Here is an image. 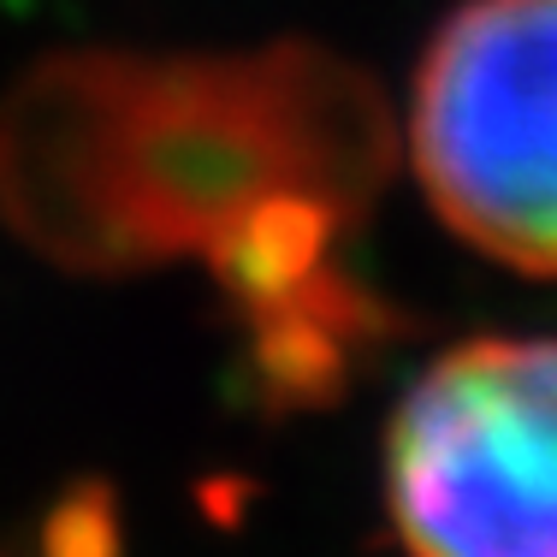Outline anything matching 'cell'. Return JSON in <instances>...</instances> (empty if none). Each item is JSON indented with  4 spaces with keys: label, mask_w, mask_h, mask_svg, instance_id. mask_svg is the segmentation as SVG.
Segmentation results:
<instances>
[{
    "label": "cell",
    "mask_w": 557,
    "mask_h": 557,
    "mask_svg": "<svg viewBox=\"0 0 557 557\" xmlns=\"http://www.w3.org/2000/svg\"><path fill=\"white\" fill-rule=\"evenodd\" d=\"M409 154L462 244L557 278V0H462L428 42Z\"/></svg>",
    "instance_id": "obj_2"
},
{
    "label": "cell",
    "mask_w": 557,
    "mask_h": 557,
    "mask_svg": "<svg viewBox=\"0 0 557 557\" xmlns=\"http://www.w3.org/2000/svg\"><path fill=\"white\" fill-rule=\"evenodd\" d=\"M409 557H557V338H474L409 386L386 433Z\"/></svg>",
    "instance_id": "obj_1"
}]
</instances>
